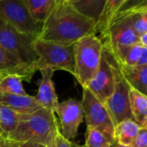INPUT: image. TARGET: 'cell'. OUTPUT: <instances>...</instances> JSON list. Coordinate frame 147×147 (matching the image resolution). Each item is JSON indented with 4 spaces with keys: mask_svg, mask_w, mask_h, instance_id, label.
<instances>
[{
    "mask_svg": "<svg viewBox=\"0 0 147 147\" xmlns=\"http://www.w3.org/2000/svg\"><path fill=\"white\" fill-rule=\"evenodd\" d=\"M137 65H140V66H146L147 65V47L144 48Z\"/></svg>",
    "mask_w": 147,
    "mask_h": 147,
    "instance_id": "4316f807",
    "label": "cell"
},
{
    "mask_svg": "<svg viewBox=\"0 0 147 147\" xmlns=\"http://www.w3.org/2000/svg\"><path fill=\"white\" fill-rule=\"evenodd\" d=\"M139 43L144 47H147V33L139 36Z\"/></svg>",
    "mask_w": 147,
    "mask_h": 147,
    "instance_id": "f1b7e54d",
    "label": "cell"
},
{
    "mask_svg": "<svg viewBox=\"0 0 147 147\" xmlns=\"http://www.w3.org/2000/svg\"><path fill=\"white\" fill-rule=\"evenodd\" d=\"M54 113L58 115L59 120L61 135L68 141L74 140L84 119L81 101L71 98L59 102Z\"/></svg>",
    "mask_w": 147,
    "mask_h": 147,
    "instance_id": "30bf717a",
    "label": "cell"
},
{
    "mask_svg": "<svg viewBox=\"0 0 147 147\" xmlns=\"http://www.w3.org/2000/svg\"><path fill=\"white\" fill-rule=\"evenodd\" d=\"M115 147H128V146H121V145H119V144L115 143Z\"/></svg>",
    "mask_w": 147,
    "mask_h": 147,
    "instance_id": "4dcf8cb0",
    "label": "cell"
},
{
    "mask_svg": "<svg viewBox=\"0 0 147 147\" xmlns=\"http://www.w3.org/2000/svg\"><path fill=\"white\" fill-rule=\"evenodd\" d=\"M129 103L134 121L140 127H147V96L130 89Z\"/></svg>",
    "mask_w": 147,
    "mask_h": 147,
    "instance_id": "2e32d148",
    "label": "cell"
},
{
    "mask_svg": "<svg viewBox=\"0 0 147 147\" xmlns=\"http://www.w3.org/2000/svg\"><path fill=\"white\" fill-rule=\"evenodd\" d=\"M35 37L22 34L10 25L0 20V46L22 65L34 72L38 57L34 49Z\"/></svg>",
    "mask_w": 147,
    "mask_h": 147,
    "instance_id": "5b68a950",
    "label": "cell"
},
{
    "mask_svg": "<svg viewBox=\"0 0 147 147\" xmlns=\"http://www.w3.org/2000/svg\"><path fill=\"white\" fill-rule=\"evenodd\" d=\"M140 126L134 120H125L115 127V142L123 146H129L138 135Z\"/></svg>",
    "mask_w": 147,
    "mask_h": 147,
    "instance_id": "ac0fdd59",
    "label": "cell"
},
{
    "mask_svg": "<svg viewBox=\"0 0 147 147\" xmlns=\"http://www.w3.org/2000/svg\"><path fill=\"white\" fill-rule=\"evenodd\" d=\"M74 77L83 88H86L96 75L102 59V44L97 35H87L73 45Z\"/></svg>",
    "mask_w": 147,
    "mask_h": 147,
    "instance_id": "3957f363",
    "label": "cell"
},
{
    "mask_svg": "<svg viewBox=\"0 0 147 147\" xmlns=\"http://www.w3.org/2000/svg\"><path fill=\"white\" fill-rule=\"evenodd\" d=\"M59 133V127L55 113L42 108L31 114L21 115L16 128L8 134L7 139L19 144L33 142L56 147Z\"/></svg>",
    "mask_w": 147,
    "mask_h": 147,
    "instance_id": "7a4b0ae2",
    "label": "cell"
},
{
    "mask_svg": "<svg viewBox=\"0 0 147 147\" xmlns=\"http://www.w3.org/2000/svg\"><path fill=\"white\" fill-rule=\"evenodd\" d=\"M125 0H106L102 13L96 22V34H102L113 19L116 12L121 8Z\"/></svg>",
    "mask_w": 147,
    "mask_h": 147,
    "instance_id": "ffe728a7",
    "label": "cell"
},
{
    "mask_svg": "<svg viewBox=\"0 0 147 147\" xmlns=\"http://www.w3.org/2000/svg\"><path fill=\"white\" fill-rule=\"evenodd\" d=\"M56 147H71V141L66 140L60 134V132L58 134L57 138H56V143H55Z\"/></svg>",
    "mask_w": 147,
    "mask_h": 147,
    "instance_id": "d4e9b609",
    "label": "cell"
},
{
    "mask_svg": "<svg viewBox=\"0 0 147 147\" xmlns=\"http://www.w3.org/2000/svg\"><path fill=\"white\" fill-rule=\"evenodd\" d=\"M22 78L11 75L0 78V93L11 95H27L23 86Z\"/></svg>",
    "mask_w": 147,
    "mask_h": 147,
    "instance_id": "603a6c76",
    "label": "cell"
},
{
    "mask_svg": "<svg viewBox=\"0 0 147 147\" xmlns=\"http://www.w3.org/2000/svg\"><path fill=\"white\" fill-rule=\"evenodd\" d=\"M70 2L78 12L96 22L106 0H70Z\"/></svg>",
    "mask_w": 147,
    "mask_h": 147,
    "instance_id": "d6986e66",
    "label": "cell"
},
{
    "mask_svg": "<svg viewBox=\"0 0 147 147\" xmlns=\"http://www.w3.org/2000/svg\"><path fill=\"white\" fill-rule=\"evenodd\" d=\"M115 145H114L112 147H115ZM71 147H85L84 145H83V146H81V145H78V144L73 143V142H71Z\"/></svg>",
    "mask_w": 147,
    "mask_h": 147,
    "instance_id": "f546056e",
    "label": "cell"
},
{
    "mask_svg": "<svg viewBox=\"0 0 147 147\" xmlns=\"http://www.w3.org/2000/svg\"><path fill=\"white\" fill-rule=\"evenodd\" d=\"M0 20L18 32L36 39L42 28V24L32 19L22 0H0Z\"/></svg>",
    "mask_w": 147,
    "mask_h": 147,
    "instance_id": "ba28073f",
    "label": "cell"
},
{
    "mask_svg": "<svg viewBox=\"0 0 147 147\" xmlns=\"http://www.w3.org/2000/svg\"><path fill=\"white\" fill-rule=\"evenodd\" d=\"M86 89L103 104L106 103L114 92L115 71L109 55L103 47L99 68Z\"/></svg>",
    "mask_w": 147,
    "mask_h": 147,
    "instance_id": "8fae6325",
    "label": "cell"
},
{
    "mask_svg": "<svg viewBox=\"0 0 147 147\" xmlns=\"http://www.w3.org/2000/svg\"><path fill=\"white\" fill-rule=\"evenodd\" d=\"M32 19L40 24L47 20L55 3V0H22Z\"/></svg>",
    "mask_w": 147,
    "mask_h": 147,
    "instance_id": "e0dca14e",
    "label": "cell"
},
{
    "mask_svg": "<svg viewBox=\"0 0 147 147\" xmlns=\"http://www.w3.org/2000/svg\"><path fill=\"white\" fill-rule=\"evenodd\" d=\"M74 45V44H73ZM73 45H63L56 42L35 40L34 49L38 57L35 63V71L49 68L65 71L74 76L75 61Z\"/></svg>",
    "mask_w": 147,
    "mask_h": 147,
    "instance_id": "277c9868",
    "label": "cell"
},
{
    "mask_svg": "<svg viewBox=\"0 0 147 147\" xmlns=\"http://www.w3.org/2000/svg\"><path fill=\"white\" fill-rule=\"evenodd\" d=\"M0 103L7 106L19 115L31 114L42 109L34 96L28 94L23 96L0 93Z\"/></svg>",
    "mask_w": 147,
    "mask_h": 147,
    "instance_id": "5bb4252c",
    "label": "cell"
},
{
    "mask_svg": "<svg viewBox=\"0 0 147 147\" xmlns=\"http://www.w3.org/2000/svg\"><path fill=\"white\" fill-rule=\"evenodd\" d=\"M118 65L130 88L147 96V65L127 66L119 63Z\"/></svg>",
    "mask_w": 147,
    "mask_h": 147,
    "instance_id": "9a60e30c",
    "label": "cell"
},
{
    "mask_svg": "<svg viewBox=\"0 0 147 147\" xmlns=\"http://www.w3.org/2000/svg\"><path fill=\"white\" fill-rule=\"evenodd\" d=\"M40 71L41 74V79L39 84L38 93L34 98L43 109L51 110L54 113L59 104L54 83L53 81L54 71L49 68H45L40 70Z\"/></svg>",
    "mask_w": 147,
    "mask_h": 147,
    "instance_id": "7c38bea8",
    "label": "cell"
},
{
    "mask_svg": "<svg viewBox=\"0 0 147 147\" xmlns=\"http://www.w3.org/2000/svg\"><path fill=\"white\" fill-rule=\"evenodd\" d=\"M106 52L115 71V89L113 94L108 99L104 106L109 113L113 125L115 127L118 123L125 120H134L129 103V90L131 88L125 80L117 61L110 53L107 50Z\"/></svg>",
    "mask_w": 147,
    "mask_h": 147,
    "instance_id": "52a82bcc",
    "label": "cell"
},
{
    "mask_svg": "<svg viewBox=\"0 0 147 147\" xmlns=\"http://www.w3.org/2000/svg\"><path fill=\"white\" fill-rule=\"evenodd\" d=\"M34 73L33 70L22 65L0 46V78L16 75L22 78L23 81L30 82Z\"/></svg>",
    "mask_w": 147,
    "mask_h": 147,
    "instance_id": "4fadbf2b",
    "label": "cell"
},
{
    "mask_svg": "<svg viewBox=\"0 0 147 147\" xmlns=\"http://www.w3.org/2000/svg\"><path fill=\"white\" fill-rule=\"evenodd\" d=\"M134 2V0H125L104 32L98 36L103 47L114 49L118 46L140 44L139 36L133 30L129 19L130 8Z\"/></svg>",
    "mask_w": 147,
    "mask_h": 147,
    "instance_id": "8992f818",
    "label": "cell"
},
{
    "mask_svg": "<svg viewBox=\"0 0 147 147\" xmlns=\"http://www.w3.org/2000/svg\"><path fill=\"white\" fill-rule=\"evenodd\" d=\"M128 147H147V127H141L138 135Z\"/></svg>",
    "mask_w": 147,
    "mask_h": 147,
    "instance_id": "cb8c5ba5",
    "label": "cell"
},
{
    "mask_svg": "<svg viewBox=\"0 0 147 147\" xmlns=\"http://www.w3.org/2000/svg\"><path fill=\"white\" fill-rule=\"evenodd\" d=\"M20 115L7 106L0 103V128L3 132L2 138H7L8 134L16 128Z\"/></svg>",
    "mask_w": 147,
    "mask_h": 147,
    "instance_id": "7402d4cb",
    "label": "cell"
},
{
    "mask_svg": "<svg viewBox=\"0 0 147 147\" xmlns=\"http://www.w3.org/2000/svg\"><path fill=\"white\" fill-rule=\"evenodd\" d=\"M114 136H111L97 128L87 127L85 147H112L115 144Z\"/></svg>",
    "mask_w": 147,
    "mask_h": 147,
    "instance_id": "44dd1931",
    "label": "cell"
},
{
    "mask_svg": "<svg viewBox=\"0 0 147 147\" xmlns=\"http://www.w3.org/2000/svg\"><path fill=\"white\" fill-rule=\"evenodd\" d=\"M1 137H3V132H2V130H1V128H0V138Z\"/></svg>",
    "mask_w": 147,
    "mask_h": 147,
    "instance_id": "1f68e13d",
    "label": "cell"
},
{
    "mask_svg": "<svg viewBox=\"0 0 147 147\" xmlns=\"http://www.w3.org/2000/svg\"><path fill=\"white\" fill-rule=\"evenodd\" d=\"M81 103L87 127L97 128L114 136L115 126L113 125L104 104L86 88H83V99Z\"/></svg>",
    "mask_w": 147,
    "mask_h": 147,
    "instance_id": "9c48e42d",
    "label": "cell"
},
{
    "mask_svg": "<svg viewBox=\"0 0 147 147\" xmlns=\"http://www.w3.org/2000/svg\"><path fill=\"white\" fill-rule=\"evenodd\" d=\"M19 146L20 147H47L44 145H41L39 143H33V142H26V143L19 144Z\"/></svg>",
    "mask_w": 147,
    "mask_h": 147,
    "instance_id": "83f0119b",
    "label": "cell"
},
{
    "mask_svg": "<svg viewBox=\"0 0 147 147\" xmlns=\"http://www.w3.org/2000/svg\"><path fill=\"white\" fill-rule=\"evenodd\" d=\"M0 147H20L19 144L7 138H0Z\"/></svg>",
    "mask_w": 147,
    "mask_h": 147,
    "instance_id": "484cf974",
    "label": "cell"
},
{
    "mask_svg": "<svg viewBox=\"0 0 147 147\" xmlns=\"http://www.w3.org/2000/svg\"><path fill=\"white\" fill-rule=\"evenodd\" d=\"M96 35V22L78 12L70 0H55L47 20L43 23L38 40L73 45L80 39Z\"/></svg>",
    "mask_w": 147,
    "mask_h": 147,
    "instance_id": "6da1fadb",
    "label": "cell"
}]
</instances>
